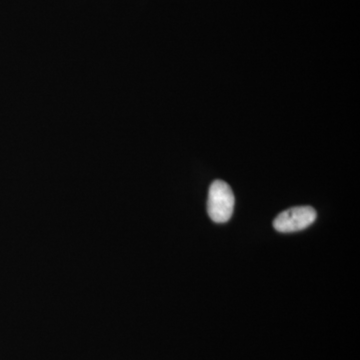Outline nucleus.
Masks as SVG:
<instances>
[{
	"label": "nucleus",
	"mask_w": 360,
	"mask_h": 360,
	"mask_svg": "<svg viewBox=\"0 0 360 360\" xmlns=\"http://www.w3.org/2000/svg\"><path fill=\"white\" fill-rule=\"evenodd\" d=\"M316 219V212L311 206H296L277 215L274 226L279 232L303 231Z\"/></svg>",
	"instance_id": "2"
},
{
	"label": "nucleus",
	"mask_w": 360,
	"mask_h": 360,
	"mask_svg": "<svg viewBox=\"0 0 360 360\" xmlns=\"http://www.w3.org/2000/svg\"><path fill=\"white\" fill-rule=\"evenodd\" d=\"M234 200L231 187L224 180H215L210 187L207 200V212L217 224H224L231 219Z\"/></svg>",
	"instance_id": "1"
}]
</instances>
